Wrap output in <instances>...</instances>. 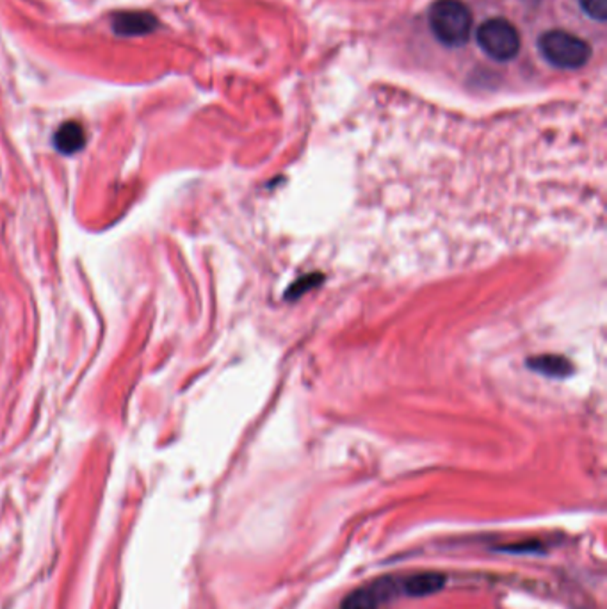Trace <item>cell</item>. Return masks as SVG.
<instances>
[{"mask_svg":"<svg viewBox=\"0 0 607 609\" xmlns=\"http://www.w3.org/2000/svg\"><path fill=\"white\" fill-rule=\"evenodd\" d=\"M472 13L461 0H438L429 9V27L448 46H461L472 31Z\"/></svg>","mask_w":607,"mask_h":609,"instance_id":"obj_1","label":"cell"},{"mask_svg":"<svg viewBox=\"0 0 607 609\" xmlns=\"http://www.w3.org/2000/svg\"><path fill=\"white\" fill-rule=\"evenodd\" d=\"M540 50L549 63L558 68L575 70L592 57V46L584 39L565 31H549L540 38Z\"/></svg>","mask_w":607,"mask_h":609,"instance_id":"obj_2","label":"cell"},{"mask_svg":"<svg viewBox=\"0 0 607 609\" xmlns=\"http://www.w3.org/2000/svg\"><path fill=\"white\" fill-rule=\"evenodd\" d=\"M478 43L495 61H509L520 50V36L513 24L504 18H490L478 29Z\"/></svg>","mask_w":607,"mask_h":609,"instance_id":"obj_3","label":"cell"},{"mask_svg":"<svg viewBox=\"0 0 607 609\" xmlns=\"http://www.w3.org/2000/svg\"><path fill=\"white\" fill-rule=\"evenodd\" d=\"M111 27L118 36H145L157 31L159 20L147 11H121L114 15Z\"/></svg>","mask_w":607,"mask_h":609,"instance_id":"obj_4","label":"cell"},{"mask_svg":"<svg viewBox=\"0 0 607 609\" xmlns=\"http://www.w3.org/2000/svg\"><path fill=\"white\" fill-rule=\"evenodd\" d=\"M86 134L84 129L76 121H67L59 127V130L54 136V145L59 152L76 153L84 147Z\"/></svg>","mask_w":607,"mask_h":609,"instance_id":"obj_5","label":"cell"},{"mask_svg":"<svg viewBox=\"0 0 607 609\" xmlns=\"http://www.w3.org/2000/svg\"><path fill=\"white\" fill-rule=\"evenodd\" d=\"M446 583V577L442 573L437 572H422L417 575H412L406 584L405 590L406 594L414 595V597H426L431 595L435 592H438Z\"/></svg>","mask_w":607,"mask_h":609,"instance_id":"obj_6","label":"cell"},{"mask_svg":"<svg viewBox=\"0 0 607 609\" xmlns=\"http://www.w3.org/2000/svg\"><path fill=\"white\" fill-rule=\"evenodd\" d=\"M378 592L373 588H360L344 599L341 609H378Z\"/></svg>","mask_w":607,"mask_h":609,"instance_id":"obj_7","label":"cell"},{"mask_svg":"<svg viewBox=\"0 0 607 609\" xmlns=\"http://www.w3.org/2000/svg\"><path fill=\"white\" fill-rule=\"evenodd\" d=\"M581 2V7L582 11L599 20V22H604L607 18V0H579Z\"/></svg>","mask_w":607,"mask_h":609,"instance_id":"obj_8","label":"cell"}]
</instances>
